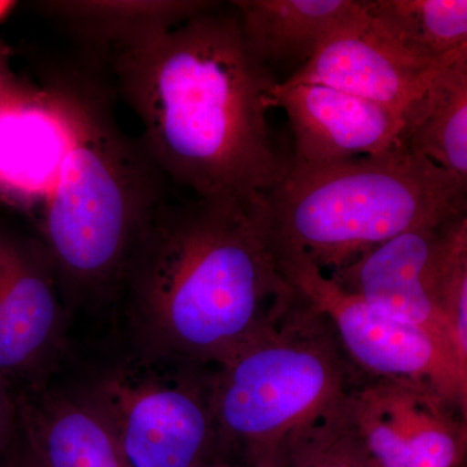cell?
I'll use <instances>...</instances> for the list:
<instances>
[{
	"label": "cell",
	"instance_id": "obj_1",
	"mask_svg": "<svg viewBox=\"0 0 467 467\" xmlns=\"http://www.w3.org/2000/svg\"><path fill=\"white\" fill-rule=\"evenodd\" d=\"M156 167L201 199L257 202L285 159L266 113L278 84L220 5L110 57Z\"/></svg>",
	"mask_w": 467,
	"mask_h": 467
},
{
	"label": "cell",
	"instance_id": "obj_2",
	"mask_svg": "<svg viewBox=\"0 0 467 467\" xmlns=\"http://www.w3.org/2000/svg\"><path fill=\"white\" fill-rule=\"evenodd\" d=\"M119 294L134 350L208 368L275 324L296 299L276 263L264 196L161 202Z\"/></svg>",
	"mask_w": 467,
	"mask_h": 467
},
{
	"label": "cell",
	"instance_id": "obj_3",
	"mask_svg": "<svg viewBox=\"0 0 467 467\" xmlns=\"http://www.w3.org/2000/svg\"><path fill=\"white\" fill-rule=\"evenodd\" d=\"M466 192L400 146L328 164L285 159L264 207L273 250L301 252L331 275L402 233L466 214Z\"/></svg>",
	"mask_w": 467,
	"mask_h": 467
},
{
	"label": "cell",
	"instance_id": "obj_4",
	"mask_svg": "<svg viewBox=\"0 0 467 467\" xmlns=\"http://www.w3.org/2000/svg\"><path fill=\"white\" fill-rule=\"evenodd\" d=\"M147 158L78 98L72 147L36 214L38 241L75 299L119 294L138 239L161 204L156 165Z\"/></svg>",
	"mask_w": 467,
	"mask_h": 467
},
{
	"label": "cell",
	"instance_id": "obj_5",
	"mask_svg": "<svg viewBox=\"0 0 467 467\" xmlns=\"http://www.w3.org/2000/svg\"><path fill=\"white\" fill-rule=\"evenodd\" d=\"M356 384L330 322L296 294L275 324L209 370L220 448H241L248 463L275 459Z\"/></svg>",
	"mask_w": 467,
	"mask_h": 467
},
{
	"label": "cell",
	"instance_id": "obj_6",
	"mask_svg": "<svg viewBox=\"0 0 467 467\" xmlns=\"http://www.w3.org/2000/svg\"><path fill=\"white\" fill-rule=\"evenodd\" d=\"M208 368L133 350L78 393L115 436L130 467H204L221 451Z\"/></svg>",
	"mask_w": 467,
	"mask_h": 467
},
{
	"label": "cell",
	"instance_id": "obj_7",
	"mask_svg": "<svg viewBox=\"0 0 467 467\" xmlns=\"http://www.w3.org/2000/svg\"><path fill=\"white\" fill-rule=\"evenodd\" d=\"M273 251L285 281L330 322L353 364L374 378H407L431 384L467 413V376L429 334L378 312L301 252Z\"/></svg>",
	"mask_w": 467,
	"mask_h": 467
},
{
	"label": "cell",
	"instance_id": "obj_8",
	"mask_svg": "<svg viewBox=\"0 0 467 467\" xmlns=\"http://www.w3.org/2000/svg\"><path fill=\"white\" fill-rule=\"evenodd\" d=\"M344 408L373 467H461L465 460L467 413L431 384L374 378L356 384Z\"/></svg>",
	"mask_w": 467,
	"mask_h": 467
},
{
	"label": "cell",
	"instance_id": "obj_9",
	"mask_svg": "<svg viewBox=\"0 0 467 467\" xmlns=\"http://www.w3.org/2000/svg\"><path fill=\"white\" fill-rule=\"evenodd\" d=\"M38 239L0 229V376L15 392L46 383L66 342L67 309Z\"/></svg>",
	"mask_w": 467,
	"mask_h": 467
},
{
	"label": "cell",
	"instance_id": "obj_10",
	"mask_svg": "<svg viewBox=\"0 0 467 467\" xmlns=\"http://www.w3.org/2000/svg\"><path fill=\"white\" fill-rule=\"evenodd\" d=\"M77 100L21 86L0 116V202L39 213L72 147Z\"/></svg>",
	"mask_w": 467,
	"mask_h": 467
},
{
	"label": "cell",
	"instance_id": "obj_11",
	"mask_svg": "<svg viewBox=\"0 0 467 467\" xmlns=\"http://www.w3.org/2000/svg\"><path fill=\"white\" fill-rule=\"evenodd\" d=\"M270 107L287 113L296 162L328 164L401 146L400 113L327 86L278 82Z\"/></svg>",
	"mask_w": 467,
	"mask_h": 467
},
{
	"label": "cell",
	"instance_id": "obj_12",
	"mask_svg": "<svg viewBox=\"0 0 467 467\" xmlns=\"http://www.w3.org/2000/svg\"><path fill=\"white\" fill-rule=\"evenodd\" d=\"M441 225L402 233L328 275L387 317L425 331L456 364L439 306L436 261Z\"/></svg>",
	"mask_w": 467,
	"mask_h": 467
},
{
	"label": "cell",
	"instance_id": "obj_13",
	"mask_svg": "<svg viewBox=\"0 0 467 467\" xmlns=\"http://www.w3.org/2000/svg\"><path fill=\"white\" fill-rule=\"evenodd\" d=\"M460 52L438 61L411 57L378 33L368 16L364 23L326 39L303 67L282 82L327 86L402 116L436 73Z\"/></svg>",
	"mask_w": 467,
	"mask_h": 467
},
{
	"label": "cell",
	"instance_id": "obj_14",
	"mask_svg": "<svg viewBox=\"0 0 467 467\" xmlns=\"http://www.w3.org/2000/svg\"><path fill=\"white\" fill-rule=\"evenodd\" d=\"M17 434L36 467H130L95 409L46 383L16 393Z\"/></svg>",
	"mask_w": 467,
	"mask_h": 467
},
{
	"label": "cell",
	"instance_id": "obj_15",
	"mask_svg": "<svg viewBox=\"0 0 467 467\" xmlns=\"http://www.w3.org/2000/svg\"><path fill=\"white\" fill-rule=\"evenodd\" d=\"M245 43L267 69L303 67L334 34L367 21L362 0H235Z\"/></svg>",
	"mask_w": 467,
	"mask_h": 467
},
{
	"label": "cell",
	"instance_id": "obj_16",
	"mask_svg": "<svg viewBox=\"0 0 467 467\" xmlns=\"http://www.w3.org/2000/svg\"><path fill=\"white\" fill-rule=\"evenodd\" d=\"M400 143L467 186V50L445 64L409 104Z\"/></svg>",
	"mask_w": 467,
	"mask_h": 467
},
{
	"label": "cell",
	"instance_id": "obj_17",
	"mask_svg": "<svg viewBox=\"0 0 467 467\" xmlns=\"http://www.w3.org/2000/svg\"><path fill=\"white\" fill-rule=\"evenodd\" d=\"M217 5L205 0H67L45 2L41 7L81 41L112 57Z\"/></svg>",
	"mask_w": 467,
	"mask_h": 467
},
{
	"label": "cell",
	"instance_id": "obj_18",
	"mask_svg": "<svg viewBox=\"0 0 467 467\" xmlns=\"http://www.w3.org/2000/svg\"><path fill=\"white\" fill-rule=\"evenodd\" d=\"M371 26L400 50L438 61L467 48L466 0H362Z\"/></svg>",
	"mask_w": 467,
	"mask_h": 467
},
{
	"label": "cell",
	"instance_id": "obj_19",
	"mask_svg": "<svg viewBox=\"0 0 467 467\" xmlns=\"http://www.w3.org/2000/svg\"><path fill=\"white\" fill-rule=\"evenodd\" d=\"M436 270L448 344L457 367L467 374V214L439 229Z\"/></svg>",
	"mask_w": 467,
	"mask_h": 467
},
{
	"label": "cell",
	"instance_id": "obj_20",
	"mask_svg": "<svg viewBox=\"0 0 467 467\" xmlns=\"http://www.w3.org/2000/svg\"><path fill=\"white\" fill-rule=\"evenodd\" d=\"M344 407L288 439L282 448L285 467H373Z\"/></svg>",
	"mask_w": 467,
	"mask_h": 467
},
{
	"label": "cell",
	"instance_id": "obj_21",
	"mask_svg": "<svg viewBox=\"0 0 467 467\" xmlns=\"http://www.w3.org/2000/svg\"><path fill=\"white\" fill-rule=\"evenodd\" d=\"M17 434L16 392L0 376V456Z\"/></svg>",
	"mask_w": 467,
	"mask_h": 467
},
{
	"label": "cell",
	"instance_id": "obj_22",
	"mask_svg": "<svg viewBox=\"0 0 467 467\" xmlns=\"http://www.w3.org/2000/svg\"><path fill=\"white\" fill-rule=\"evenodd\" d=\"M23 82L15 77L9 67L7 57L0 51V116L3 115L8 104L20 91Z\"/></svg>",
	"mask_w": 467,
	"mask_h": 467
},
{
	"label": "cell",
	"instance_id": "obj_23",
	"mask_svg": "<svg viewBox=\"0 0 467 467\" xmlns=\"http://www.w3.org/2000/svg\"><path fill=\"white\" fill-rule=\"evenodd\" d=\"M0 467H36L18 434L15 436L5 453L0 456Z\"/></svg>",
	"mask_w": 467,
	"mask_h": 467
},
{
	"label": "cell",
	"instance_id": "obj_24",
	"mask_svg": "<svg viewBox=\"0 0 467 467\" xmlns=\"http://www.w3.org/2000/svg\"><path fill=\"white\" fill-rule=\"evenodd\" d=\"M204 467H285L282 454L275 459L263 460L259 462L247 463V465H232V463L223 462V461H213Z\"/></svg>",
	"mask_w": 467,
	"mask_h": 467
},
{
	"label": "cell",
	"instance_id": "obj_25",
	"mask_svg": "<svg viewBox=\"0 0 467 467\" xmlns=\"http://www.w3.org/2000/svg\"><path fill=\"white\" fill-rule=\"evenodd\" d=\"M16 3L14 2H2L0 0V21L3 20L5 16H8L11 14L12 9L15 8Z\"/></svg>",
	"mask_w": 467,
	"mask_h": 467
}]
</instances>
